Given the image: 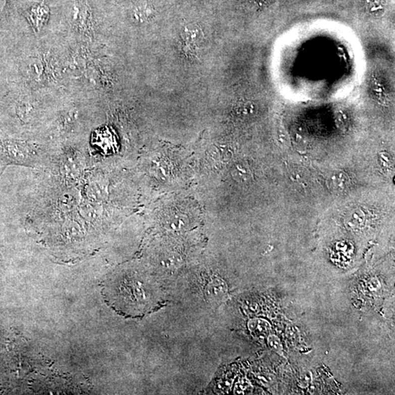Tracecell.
Listing matches in <instances>:
<instances>
[{
	"label": "cell",
	"mask_w": 395,
	"mask_h": 395,
	"mask_svg": "<svg viewBox=\"0 0 395 395\" xmlns=\"http://www.w3.org/2000/svg\"><path fill=\"white\" fill-rule=\"evenodd\" d=\"M227 284L222 279H212L206 287V294L208 297H222L227 292Z\"/></svg>",
	"instance_id": "obj_3"
},
{
	"label": "cell",
	"mask_w": 395,
	"mask_h": 395,
	"mask_svg": "<svg viewBox=\"0 0 395 395\" xmlns=\"http://www.w3.org/2000/svg\"><path fill=\"white\" fill-rule=\"evenodd\" d=\"M185 35L190 41H198L201 37V31L198 26L190 24L185 28Z\"/></svg>",
	"instance_id": "obj_6"
},
{
	"label": "cell",
	"mask_w": 395,
	"mask_h": 395,
	"mask_svg": "<svg viewBox=\"0 0 395 395\" xmlns=\"http://www.w3.org/2000/svg\"><path fill=\"white\" fill-rule=\"evenodd\" d=\"M268 344H269V346L271 348V349H272L274 352H277L279 354L282 353V344H281L280 341H279L277 336L274 335L269 336Z\"/></svg>",
	"instance_id": "obj_7"
},
{
	"label": "cell",
	"mask_w": 395,
	"mask_h": 395,
	"mask_svg": "<svg viewBox=\"0 0 395 395\" xmlns=\"http://www.w3.org/2000/svg\"><path fill=\"white\" fill-rule=\"evenodd\" d=\"M0 162L6 166L34 168L39 162V155L32 145L21 140L0 139Z\"/></svg>",
	"instance_id": "obj_2"
},
{
	"label": "cell",
	"mask_w": 395,
	"mask_h": 395,
	"mask_svg": "<svg viewBox=\"0 0 395 395\" xmlns=\"http://www.w3.org/2000/svg\"><path fill=\"white\" fill-rule=\"evenodd\" d=\"M154 16V9L150 6L144 5L136 8L133 11V18L139 22H144L149 20Z\"/></svg>",
	"instance_id": "obj_5"
},
{
	"label": "cell",
	"mask_w": 395,
	"mask_h": 395,
	"mask_svg": "<svg viewBox=\"0 0 395 395\" xmlns=\"http://www.w3.org/2000/svg\"><path fill=\"white\" fill-rule=\"evenodd\" d=\"M249 328L251 332L258 336L269 335L271 331V326L267 321L263 319L252 320L249 323Z\"/></svg>",
	"instance_id": "obj_4"
},
{
	"label": "cell",
	"mask_w": 395,
	"mask_h": 395,
	"mask_svg": "<svg viewBox=\"0 0 395 395\" xmlns=\"http://www.w3.org/2000/svg\"><path fill=\"white\" fill-rule=\"evenodd\" d=\"M2 2H3V0H0V6H3V3H2Z\"/></svg>",
	"instance_id": "obj_9"
},
{
	"label": "cell",
	"mask_w": 395,
	"mask_h": 395,
	"mask_svg": "<svg viewBox=\"0 0 395 395\" xmlns=\"http://www.w3.org/2000/svg\"><path fill=\"white\" fill-rule=\"evenodd\" d=\"M7 167L8 166H6V165H5L4 164H3L0 162V178H1L2 176H3V173H4L5 171L6 170Z\"/></svg>",
	"instance_id": "obj_8"
},
{
	"label": "cell",
	"mask_w": 395,
	"mask_h": 395,
	"mask_svg": "<svg viewBox=\"0 0 395 395\" xmlns=\"http://www.w3.org/2000/svg\"><path fill=\"white\" fill-rule=\"evenodd\" d=\"M110 287L114 303L129 314H144L157 303L155 289L145 277L125 274L114 279Z\"/></svg>",
	"instance_id": "obj_1"
}]
</instances>
